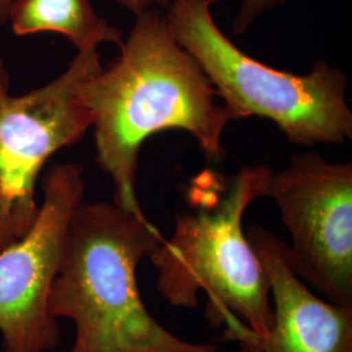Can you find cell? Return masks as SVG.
Masks as SVG:
<instances>
[{"label":"cell","instance_id":"obj_1","mask_svg":"<svg viewBox=\"0 0 352 352\" xmlns=\"http://www.w3.org/2000/svg\"><path fill=\"white\" fill-rule=\"evenodd\" d=\"M208 76L173 37L155 8L136 16L120 54L93 80L89 102L97 161L111 177L115 205L148 218L136 179L142 144L154 133L182 129L212 161L226 151L222 138L234 120Z\"/></svg>","mask_w":352,"mask_h":352},{"label":"cell","instance_id":"obj_2","mask_svg":"<svg viewBox=\"0 0 352 352\" xmlns=\"http://www.w3.org/2000/svg\"><path fill=\"white\" fill-rule=\"evenodd\" d=\"M164 238L149 218L113 202H85L69 219L49 311L75 322L68 352H221L180 340L144 305L138 266Z\"/></svg>","mask_w":352,"mask_h":352},{"label":"cell","instance_id":"obj_3","mask_svg":"<svg viewBox=\"0 0 352 352\" xmlns=\"http://www.w3.org/2000/svg\"><path fill=\"white\" fill-rule=\"evenodd\" d=\"M273 171L247 166L223 197L209 209L177 215L175 230L151 254L157 291L177 308H197L208 295L206 320L215 327L240 321L257 336L273 327L270 285L264 266L243 231L252 202L266 196Z\"/></svg>","mask_w":352,"mask_h":352},{"label":"cell","instance_id":"obj_4","mask_svg":"<svg viewBox=\"0 0 352 352\" xmlns=\"http://www.w3.org/2000/svg\"><path fill=\"white\" fill-rule=\"evenodd\" d=\"M217 0H174L166 16L176 42L196 59L234 120L260 116L304 146L352 139L347 77L325 60L308 75L257 62L236 47L212 14Z\"/></svg>","mask_w":352,"mask_h":352},{"label":"cell","instance_id":"obj_5","mask_svg":"<svg viewBox=\"0 0 352 352\" xmlns=\"http://www.w3.org/2000/svg\"><path fill=\"white\" fill-rule=\"evenodd\" d=\"M101 69L97 49L78 51L49 84L0 101V252L34 225L36 186L45 164L93 126L89 90Z\"/></svg>","mask_w":352,"mask_h":352},{"label":"cell","instance_id":"obj_6","mask_svg":"<svg viewBox=\"0 0 352 352\" xmlns=\"http://www.w3.org/2000/svg\"><path fill=\"white\" fill-rule=\"evenodd\" d=\"M266 196L289 230L298 276L329 302L352 307V164L296 154L273 173Z\"/></svg>","mask_w":352,"mask_h":352},{"label":"cell","instance_id":"obj_7","mask_svg":"<svg viewBox=\"0 0 352 352\" xmlns=\"http://www.w3.org/2000/svg\"><path fill=\"white\" fill-rule=\"evenodd\" d=\"M84 168L52 166L43 202L24 238L0 252V331L4 352H46L59 346L58 320L49 311L51 286L76 206L84 200Z\"/></svg>","mask_w":352,"mask_h":352},{"label":"cell","instance_id":"obj_8","mask_svg":"<svg viewBox=\"0 0 352 352\" xmlns=\"http://www.w3.org/2000/svg\"><path fill=\"white\" fill-rule=\"evenodd\" d=\"M270 285L273 327L257 336L241 322L226 327L223 340L240 352H352V307L317 295L294 269L289 245L258 225L247 231Z\"/></svg>","mask_w":352,"mask_h":352},{"label":"cell","instance_id":"obj_9","mask_svg":"<svg viewBox=\"0 0 352 352\" xmlns=\"http://www.w3.org/2000/svg\"><path fill=\"white\" fill-rule=\"evenodd\" d=\"M8 21L17 36L59 33L77 51L94 50L106 42L120 46L123 42L122 32L96 12L90 0H12Z\"/></svg>","mask_w":352,"mask_h":352},{"label":"cell","instance_id":"obj_10","mask_svg":"<svg viewBox=\"0 0 352 352\" xmlns=\"http://www.w3.org/2000/svg\"><path fill=\"white\" fill-rule=\"evenodd\" d=\"M280 3H283V0H241L239 11L232 23L234 33L236 36L245 33L258 17L276 8Z\"/></svg>","mask_w":352,"mask_h":352},{"label":"cell","instance_id":"obj_11","mask_svg":"<svg viewBox=\"0 0 352 352\" xmlns=\"http://www.w3.org/2000/svg\"><path fill=\"white\" fill-rule=\"evenodd\" d=\"M12 0H0V25L8 21V14ZM10 96V77L0 59V101Z\"/></svg>","mask_w":352,"mask_h":352},{"label":"cell","instance_id":"obj_12","mask_svg":"<svg viewBox=\"0 0 352 352\" xmlns=\"http://www.w3.org/2000/svg\"><path fill=\"white\" fill-rule=\"evenodd\" d=\"M123 8L133 13L135 16H139L141 13L153 10L155 6L166 7L170 6L174 0H113Z\"/></svg>","mask_w":352,"mask_h":352}]
</instances>
